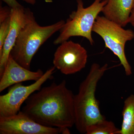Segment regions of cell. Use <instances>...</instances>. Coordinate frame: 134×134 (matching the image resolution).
<instances>
[{
    "instance_id": "1",
    "label": "cell",
    "mask_w": 134,
    "mask_h": 134,
    "mask_svg": "<svg viewBox=\"0 0 134 134\" xmlns=\"http://www.w3.org/2000/svg\"><path fill=\"white\" fill-rule=\"evenodd\" d=\"M74 98L65 80L53 82L32 94L22 111L40 125L69 129L75 123Z\"/></svg>"
},
{
    "instance_id": "2",
    "label": "cell",
    "mask_w": 134,
    "mask_h": 134,
    "mask_svg": "<svg viewBox=\"0 0 134 134\" xmlns=\"http://www.w3.org/2000/svg\"><path fill=\"white\" fill-rule=\"evenodd\" d=\"M108 67L107 63L102 66L98 63L92 64L86 78L80 84L78 93L75 95V125L81 133L85 134L90 125L105 119L100 112L96 92L98 83Z\"/></svg>"
},
{
    "instance_id": "3",
    "label": "cell",
    "mask_w": 134,
    "mask_h": 134,
    "mask_svg": "<svg viewBox=\"0 0 134 134\" xmlns=\"http://www.w3.org/2000/svg\"><path fill=\"white\" fill-rule=\"evenodd\" d=\"M65 21L61 20L46 26H40L33 12L20 30L10 55L19 65L30 70L34 56L42 45L62 28Z\"/></svg>"
},
{
    "instance_id": "4",
    "label": "cell",
    "mask_w": 134,
    "mask_h": 134,
    "mask_svg": "<svg viewBox=\"0 0 134 134\" xmlns=\"http://www.w3.org/2000/svg\"><path fill=\"white\" fill-rule=\"evenodd\" d=\"M108 0H94L91 5L84 7L82 0H76L77 9L73 11L60 30V34L54 41L60 44L72 37L87 39L91 44L94 43L92 32L96 18L107 3Z\"/></svg>"
},
{
    "instance_id": "5",
    "label": "cell",
    "mask_w": 134,
    "mask_h": 134,
    "mask_svg": "<svg viewBox=\"0 0 134 134\" xmlns=\"http://www.w3.org/2000/svg\"><path fill=\"white\" fill-rule=\"evenodd\" d=\"M92 32L99 35L104 40L106 48L118 57L126 75L132 74V68L125 54V47L127 41L134 38V32L130 29L125 30L104 16L99 15L96 18Z\"/></svg>"
},
{
    "instance_id": "6",
    "label": "cell",
    "mask_w": 134,
    "mask_h": 134,
    "mask_svg": "<svg viewBox=\"0 0 134 134\" xmlns=\"http://www.w3.org/2000/svg\"><path fill=\"white\" fill-rule=\"evenodd\" d=\"M55 69L54 66L51 67L40 79L30 85L24 86L21 83L15 84L7 93L0 96V117L11 116L19 112L23 103L29 97L39 90L43 83L52 78Z\"/></svg>"
},
{
    "instance_id": "7",
    "label": "cell",
    "mask_w": 134,
    "mask_h": 134,
    "mask_svg": "<svg viewBox=\"0 0 134 134\" xmlns=\"http://www.w3.org/2000/svg\"><path fill=\"white\" fill-rule=\"evenodd\" d=\"M54 55L53 64L62 74H75L86 66L88 59L87 52L79 43L66 41L60 44Z\"/></svg>"
},
{
    "instance_id": "8",
    "label": "cell",
    "mask_w": 134,
    "mask_h": 134,
    "mask_svg": "<svg viewBox=\"0 0 134 134\" xmlns=\"http://www.w3.org/2000/svg\"><path fill=\"white\" fill-rule=\"evenodd\" d=\"M69 129L40 125L23 111L15 115L0 117V134H68Z\"/></svg>"
},
{
    "instance_id": "9",
    "label": "cell",
    "mask_w": 134,
    "mask_h": 134,
    "mask_svg": "<svg viewBox=\"0 0 134 134\" xmlns=\"http://www.w3.org/2000/svg\"><path fill=\"white\" fill-rule=\"evenodd\" d=\"M29 8L23 6L11 9L10 26L2 51L0 53V76L4 72L10 52L14 46L20 30L32 13Z\"/></svg>"
},
{
    "instance_id": "10",
    "label": "cell",
    "mask_w": 134,
    "mask_h": 134,
    "mask_svg": "<svg viewBox=\"0 0 134 134\" xmlns=\"http://www.w3.org/2000/svg\"><path fill=\"white\" fill-rule=\"evenodd\" d=\"M41 69L32 71L22 66L10 55L4 72L0 76V92L15 84L39 80L44 74Z\"/></svg>"
},
{
    "instance_id": "11",
    "label": "cell",
    "mask_w": 134,
    "mask_h": 134,
    "mask_svg": "<svg viewBox=\"0 0 134 134\" xmlns=\"http://www.w3.org/2000/svg\"><path fill=\"white\" fill-rule=\"evenodd\" d=\"M134 0H108L102 9L104 16L122 27L129 23Z\"/></svg>"
},
{
    "instance_id": "12",
    "label": "cell",
    "mask_w": 134,
    "mask_h": 134,
    "mask_svg": "<svg viewBox=\"0 0 134 134\" xmlns=\"http://www.w3.org/2000/svg\"><path fill=\"white\" fill-rule=\"evenodd\" d=\"M122 115V125L119 134H134V94L128 97L124 101Z\"/></svg>"
},
{
    "instance_id": "13",
    "label": "cell",
    "mask_w": 134,
    "mask_h": 134,
    "mask_svg": "<svg viewBox=\"0 0 134 134\" xmlns=\"http://www.w3.org/2000/svg\"><path fill=\"white\" fill-rule=\"evenodd\" d=\"M120 129L117 128L113 121L100 120L87 128L86 134H119Z\"/></svg>"
},
{
    "instance_id": "14",
    "label": "cell",
    "mask_w": 134,
    "mask_h": 134,
    "mask_svg": "<svg viewBox=\"0 0 134 134\" xmlns=\"http://www.w3.org/2000/svg\"><path fill=\"white\" fill-rule=\"evenodd\" d=\"M10 22V16L0 23V53L2 51L3 45L9 31Z\"/></svg>"
},
{
    "instance_id": "15",
    "label": "cell",
    "mask_w": 134,
    "mask_h": 134,
    "mask_svg": "<svg viewBox=\"0 0 134 134\" xmlns=\"http://www.w3.org/2000/svg\"><path fill=\"white\" fill-rule=\"evenodd\" d=\"M11 8L9 7H1L0 9V23L10 16Z\"/></svg>"
},
{
    "instance_id": "16",
    "label": "cell",
    "mask_w": 134,
    "mask_h": 134,
    "mask_svg": "<svg viewBox=\"0 0 134 134\" xmlns=\"http://www.w3.org/2000/svg\"><path fill=\"white\" fill-rule=\"evenodd\" d=\"M7 4L8 6L11 9L15 8L21 7L22 5L17 1L16 0H2Z\"/></svg>"
},
{
    "instance_id": "17",
    "label": "cell",
    "mask_w": 134,
    "mask_h": 134,
    "mask_svg": "<svg viewBox=\"0 0 134 134\" xmlns=\"http://www.w3.org/2000/svg\"><path fill=\"white\" fill-rule=\"evenodd\" d=\"M129 23H130L134 28V9L133 10L130 15Z\"/></svg>"
},
{
    "instance_id": "18",
    "label": "cell",
    "mask_w": 134,
    "mask_h": 134,
    "mask_svg": "<svg viewBox=\"0 0 134 134\" xmlns=\"http://www.w3.org/2000/svg\"><path fill=\"white\" fill-rule=\"evenodd\" d=\"M23 1L25 2L26 3L32 5H35V3H36V0H23Z\"/></svg>"
},
{
    "instance_id": "19",
    "label": "cell",
    "mask_w": 134,
    "mask_h": 134,
    "mask_svg": "<svg viewBox=\"0 0 134 134\" xmlns=\"http://www.w3.org/2000/svg\"></svg>"
}]
</instances>
